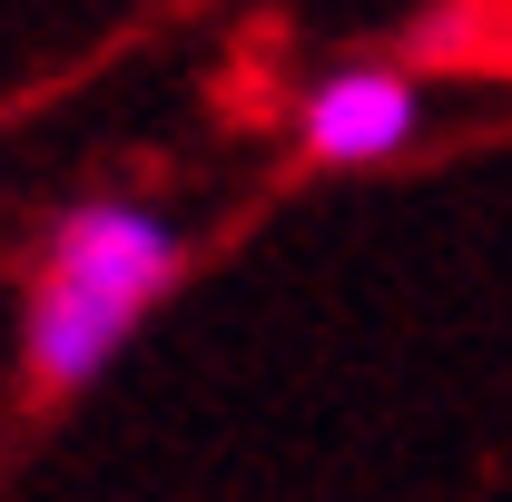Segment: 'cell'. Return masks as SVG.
<instances>
[{"mask_svg": "<svg viewBox=\"0 0 512 502\" xmlns=\"http://www.w3.org/2000/svg\"><path fill=\"white\" fill-rule=\"evenodd\" d=\"M188 227L148 197H79L40 237V276L20 306V375L30 404H69L138 345V325L178 296Z\"/></svg>", "mask_w": 512, "mask_h": 502, "instance_id": "cell-1", "label": "cell"}, {"mask_svg": "<svg viewBox=\"0 0 512 502\" xmlns=\"http://www.w3.org/2000/svg\"><path fill=\"white\" fill-rule=\"evenodd\" d=\"M424 138V79L404 60H345L306 79L296 99V158L306 168H384Z\"/></svg>", "mask_w": 512, "mask_h": 502, "instance_id": "cell-2", "label": "cell"}]
</instances>
